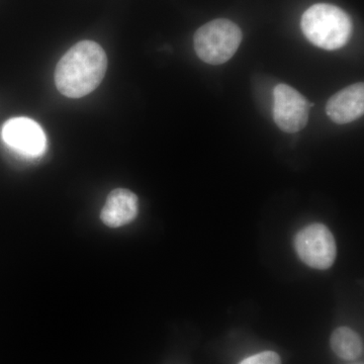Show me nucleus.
<instances>
[{"mask_svg":"<svg viewBox=\"0 0 364 364\" xmlns=\"http://www.w3.org/2000/svg\"><path fill=\"white\" fill-rule=\"evenodd\" d=\"M107 69V57L102 46L93 41H81L57 64L55 85L64 97H86L102 83Z\"/></svg>","mask_w":364,"mask_h":364,"instance_id":"f257e3e1","label":"nucleus"},{"mask_svg":"<svg viewBox=\"0 0 364 364\" xmlns=\"http://www.w3.org/2000/svg\"><path fill=\"white\" fill-rule=\"evenodd\" d=\"M301 26L306 39L328 51L343 48L353 31L348 14L340 7L328 4L309 7L301 16Z\"/></svg>","mask_w":364,"mask_h":364,"instance_id":"f03ea898","label":"nucleus"},{"mask_svg":"<svg viewBox=\"0 0 364 364\" xmlns=\"http://www.w3.org/2000/svg\"><path fill=\"white\" fill-rule=\"evenodd\" d=\"M241 42L240 28L226 18H218L200 26L193 39L198 58L210 65H221L229 61Z\"/></svg>","mask_w":364,"mask_h":364,"instance_id":"7ed1b4c3","label":"nucleus"},{"mask_svg":"<svg viewBox=\"0 0 364 364\" xmlns=\"http://www.w3.org/2000/svg\"><path fill=\"white\" fill-rule=\"evenodd\" d=\"M294 248L301 261L316 269H328L336 259L334 236L322 224H312L301 230L294 238Z\"/></svg>","mask_w":364,"mask_h":364,"instance_id":"20e7f679","label":"nucleus"},{"mask_svg":"<svg viewBox=\"0 0 364 364\" xmlns=\"http://www.w3.org/2000/svg\"><path fill=\"white\" fill-rule=\"evenodd\" d=\"M313 105L291 86L282 83L273 90V119L286 133H298L306 128Z\"/></svg>","mask_w":364,"mask_h":364,"instance_id":"39448f33","label":"nucleus"},{"mask_svg":"<svg viewBox=\"0 0 364 364\" xmlns=\"http://www.w3.org/2000/svg\"><path fill=\"white\" fill-rule=\"evenodd\" d=\"M2 140L7 146L28 157L44 153L47 139L40 124L28 117H14L2 127Z\"/></svg>","mask_w":364,"mask_h":364,"instance_id":"423d86ee","label":"nucleus"},{"mask_svg":"<svg viewBox=\"0 0 364 364\" xmlns=\"http://www.w3.org/2000/svg\"><path fill=\"white\" fill-rule=\"evenodd\" d=\"M363 82L347 86L335 93L326 105V114L333 123L345 124L363 116Z\"/></svg>","mask_w":364,"mask_h":364,"instance_id":"0eeeda50","label":"nucleus"},{"mask_svg":"<svg viewBox=\"0 0 364 364\" xmlns=\"http://www.w3.org/2000/svg\"><path fill=\"white\" fill-rule=\"evenodd\" d=\"M138 213V196L129 189L117 188L107 196L100 219L107 226L122 227L133 222Z\"/></svg>","mask_w":364,"mask_h":364,"instance_id":"6e6552de","label":"nucleus"},{"mask_svg":"<svg viewBox=\"0 0 364 364\" xmlns=\"http://www.w3.org/2000/svg\"><path fill=\"white\" fill-rule=\"evenodd\" d=\"M330 343L334 353L345 360L358 358L363 352V340L348 327L337 328L333 332Z\"/></svg>","mask_w":364,"mask_h":364,"instance_id":"1a4fd4ad","label":"nucleus"},{"mask_svg":"<svg viewBox=\"0 0 364 364\" xmlns=\"http://www.w3.org/2000/svg\"><path fill=\"white\" fill-rule=\"evenodd\" d=\"M239 364H282V359L277 352L264 351L245 358Z\"/></svg>","mask_w":364,"mask_h":364,"instance_id":"9d476101","label":"nucleus"}]
</instances>
